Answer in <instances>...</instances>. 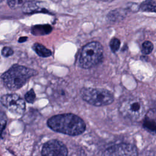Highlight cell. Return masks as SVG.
I'll return each mask as SVG.
<instances>
[{
	"mask_svg": "<svg viewBox=\"0 0 156 156\" xmlns=\"http://www.w3.org/2000/svg\"><path fill=\"white\" fill-rule=\"evenodd\" d=\"M103 156H138V152L134 145L122 143L107 148Z\"/></svg>",
	"mask_w": 156,
	"mask_h": 156,
	"instance_id": "7",
	"label": "cell"
},
{
	"mask_svg": "<svg viewBox=\"0 0 156 156\" xmlns=\"http://www.w3.org/2000/svg\"><path fill=\"white\" fill-rule=\"evenodd\" d=\"M119 111L124 118L132 121H138L144 115L145 106L140 98L132 97L121 102Z\"/></svg>",
	"mask_w": 156,
	"mask_h": 156,
	"instance_id": "5",
	"label": "cell"
},
{
	"mask_svg": "<svg viewBox=\"0 0 156 156\" xmlns=\"http://www.w3.org/2000/svg\"><path fill=\"white\" fill-rule=\"evenodd\" d=\"M1 102L10 112L21 115L26 110L24 100L16 94H7L2 96Z\"/></svg>",
	"mask_w": 156,
	"mask_h": 156,
	"instance_id": "6",
	"label": "cell"
},
{
	"mask_svg": "<svg viewBox=\"0 0 156 156\" xmlns=\"http://www.w3.org/2000/svg\"><path fill=\"white\" fill-rule=\"evenodd\" d=\"M5 124H6V120L5 119L3 120L2 118H1V127H2V129H1V136H2V133L3 132V129L5 127Z\"/></svg>",
	"mask_w": 156,
	"mask_h": 156,
	"instance_id": "20",
	"label": "cell"
},
{
	"mask_svg": "<svg viewBox=\"0 0 156 156\" xmlns=\"http://www.w3.org/2000/svg\"><path fill=\"white\" fill-rule=\"evenodd\" d=\"M127 15L126 9H117L111 11L107 16L108 21L113 23L122 21Z\"/></svg>",
	"mask_w": 156,
	"mask_h": 156,
	"instance_id": "10",
	"label": "cell"
},
{
	"mask_svg": "<svg viewBox=\"0 0 156 156\" xmlns=\"http://www.w3.org/2000/svg\"><path fill=\"white\" fill-rule=\"evenodd\" d=\"M80 95L85 102L96 107L109 105L114 101L113 94L102 88H83L80 90Z\"/></svg>",
	"mask_w": 156,
	"mask_h": 156,
	"instance_id": "4",
	"label": "cell"
},
{
	"mask_svg": "<svg viewBox=\"0 0 156 156\" xmlns=\"http://www.w3.org/2000/svg\"><path fill=\"white\" fill-rule=\"evenodd\" d=\"M36 98L35 93L33 89H31L30 90L28 91L24 95V99L25 100L29 102V103H33Z\"/></svg>",
	"mask_w": 156,
	"mask_h": 156,
	"instance_id": "17",
	"label": "cell"
},
{
	"mask_svg": "<svg viewBox=\"0 0 156 156\" xmlns=\"http://www.w3.org/2000/svg\"><path fill=\"white\" fill-rule=\"evenodd\" d=\"M140 10L143 12L156 13V1L154 0H145L140 5Z\"/></svg>",
	"mask_w": 156,
	"mask_h": 156,
	"instance_id": "12",
	"label": "cell"
},
{
	"mask_svg": "<svg viewBox=\"0 0 156 156\" xmlns=\"http://www.w3.org/2000/svg\"><path fill=\"white\" fill-rule=\"evenodd\" d=\"M33 49L39 56L42 57H49L52 54V52L49 49L40 43H35L33 45Z\"/></svg>",
	"mask_w": 156,
	"mask_h": 156,
	"instance_id": "13",
	"label": "cell"
},
{
	"mask_svg": "<svg viewBox=\"0 0 156 156\" xmlns=\"http://www.w3.org/2000/svg\"><path fill=\"white\" fill-rule=\"evenodd\" d=\"M41 156H68L66 146L60 141L52 140L43 144Z\"/></svg>",
	"mask_w": 156,
	"mask_h": 156,
	"instance_id": "8",
	"label": "cell"
},
{
	"mask_svg": "<svg viewBox=\"0 0 156 156\" xmlns=\"http://www.w3.org/2000/svg\"><path fill=\"white\" fill-rule=\"evenodd\" d=\"M47 125L56 132L69 136L79 135L83 133L86 129L84 121L73 113L54 115L48 119Z\"/></svg>",
	"mask_w": 156,
	"mask_h": 156,
	"instance_id": "1",
	"label": "cell"
},
{
	"mask_svg": "<svg viewBox=\"0 0 156 156\" xmlns=\"http://www.w3.org/2000/svg\"><path fill=\"white\" fill-rule=\"evenodd\" d=\"M120 40L118 38H114L110 42V48L113 52H116L118 51L120 47Z\"/></svg>",
	"mask_w": 156,
	"mask_h": 156,
	"instance_id": "16",
	"label": "cell"
},
{
	"mask_svg": "<svg viewBox=\"0 0 156 156\" xmlns=\"http://www.w3.org/2000/svg\"><path fill=\"white\" fill-rule=\"evenodd\" d=\"M103 57V48L97 41L87 44L82 49L80 57L79 65L85 69L90 68L98 65Z\"/></svg>",
	"mask_w": 156,
	"mask_h": 156,
	"instance_id": "3",
	"label": "cell"
},
{
	"mask_svg": "<svg viewBox=\"0 0 156 156\" xmlns=\"http://www.w3.org/2000/svg\"><path fill=\"white\" fill-rule=\"evenodd\" d=\"M27 40V37H21V38H19L18 42H20V43H23V42L26 41Z\"/></svg>",
	"mask_w": 156,
	"mask_h": 156,
	"instance_id": "21",
	"label": "cell"
},
{
	"mask_svg": "<svg viewBox=\"0 0 156 156\" xmlns=\"http://www.w3.org/2000/svg\"><path fill=\"white\" fill-rule=\"evenodd\" d=\"M26 2V0H7L9 6L12 9H16L23 7Z\"/></svg>",
	"mask_w": 156,
	"mask_h": 156,
	"instance_id": "15",
	"label": "cell"
},
{
	"mask_svg": "<svg viewBox=\"0 0 156 156\" xmlns=\"http://www.w3.org/2000/svg\"><path fill=\"white\" fill-rule=\"evenodd\" d=\"M52 30V27L49 24H40L32 26L31 32L35 36L47 35Z\"/></svg>",
	"mask_w": 156,
	"mask_h": 156,
	"instance_id": "11",
	"label": "cell"
},
{
	"mask_svg": "<svg viewBox=\"0 0 156 156\" xmlns=\"http://www.w3.org/2000/svg\"><path fill=\"white\" fill-rule=\"evenodd\" d=\"M55 96L57 98L58 96L61 97V98H66V91L63 89V88H58V89H56V91H55Z\"/></svg>",
	"mask_w": 156,
	"mask_h": 156,
	"instance_id": "19",
	"label": "cell"
},
{
	"mask_svg": "<svg viewBox=\"0 0 156 156\" xmlns=\"http://www.w3.org/2000/svg\"><path fill=\"white\" fill-rule=\"evenodd\" d=\"M22 9L23 12L25 13H32L35 12L49 13L48 10L44 9L39 5V2L34 1H30L26 2Z\"/></svg>",
	"mask_w": 156,
	"mask_h": 156,
	"instance_id": "9",
	"label": "cell"
},
{
	"mask_svg": "<svg viewBox=\"0 0 156 156\" xmlns=\"http://www.w3.org/2000/svg\"><path fill=\"white\" fill-rule=\"evenodd\" d=\"M154 49V45L150 41H145L143 43L141 46V52L143 54L147 55L152 52Z\"/></svg>",
	"mask_w": 156,
	"mask_h": 156,
	"instance_id": "14",
	"label": "cell"
},
{
	"mask_svg": "<svg viewBox=\"0 0 156 156\" xmlns=\"http://www.w3.org/2000/svg\"><path fill=\"white\" fill-rule=\"evenodd\" d=\"M36 74L37 72L33 69L15 65L2 74V79L8 89L16 90L21 88L31 77Z\"/></svg>",
	"mask_w": 156,
	"mask_h": 156,
	"instance_id": "2",
	"label": "cell"
},
{
	"mask_svg": "<svg viewBox=\"0 0 156 156\" xmlns=\"http://www.w3.org/2000/svg\"><path fill=\"white\" fill-rule=\"evenodd\" d=\"M13 52H13V49H12V48H9V47H7V46L4 47V48L2 49V52H1L2 55L4 57H9V56L13 55Z\"/></svg>",
	"mask_w": 156,
	"mask_h": 156,
	"instance_id": "18",
	"label": "cell"
}]
</instances>
